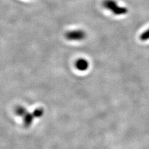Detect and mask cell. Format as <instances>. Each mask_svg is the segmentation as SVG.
Returning a JSON list of instances; mask_svg holds the SVG:
<instances>
[{
	"label": "cell",
	"mask_w": 149,
	"mask_h": 149,
	"mask_svg": "<svg viewBox=\"0 0 149 149\" xmlns=\"http://www.w3.org/2000/svg\"><path fill=\"white\" fill-rule=\"evenodd\" d=\"M102 4L105 9L116 16L124 15L128 13V9L126 8L120 6L115 0H104Z\"/></svg>",
	"instance_id": "6da1fadb"
},
{
	"label": "cell",
	"mask_w": 149,
	"mask_h": 149,
	"mask_svg": "<svg viewBox=\"0 0 149 149\" xmlns=\"http://www.w3.org/2000/svg\"><path fill=\"white\" fill-rule=\"evenodd\" d=\"M86 36V32L82 29H77L68 31L65 34L66 39L71 41H81L85 39Z\"/></svg>",
	"instance_id": "7a4b0ae2"
},
{
	"label": "cell",
	"mask_w": 149,
	"mask_h": 149,
	"mask_svg": "<svg viewBox=\"0 0 149 149\" xmlns=\"http://www.w3.org/2000/svg\"><path fill=\"white\" fill-rule=\"evenodd\" d=\"M76 68L80 71H86L89 67V63L85 58H78L75 62Z\"/></svg>",
	"instance_id": "3957f363"
},
{
	"label": "cell",
	"mask_w": 149,
	"mask_h": 149,
	"mask_svg": "<svg viewBox=\"0 0 149 149\" xmlns=\"http://www.w3.org/2000/svg\"><path fill=\"white\" fill-rule=\"evenodd\" d=\"M15 113L19 116H24L27 113V109L22 106H18L15 109Z\"/></svg>",
	"instance_id": "5b68a950"
},
{
	"label": "cell",
	"mask_w": 149,
	"mask_h": 149,
	"mask_svg": "<svg viewBox=\"0 0 149 149\" xmlns=\"http://www.w3.org/2000/svg\"><path fill=\"white\" fill-rule=\"evenodd\" d=\"M140 39L142 41H147L149 40V29L142 32L140 36Z\"/></svg>",
	"instance_id": "8992f818"
},
{
	"label": "cell",
	"mask_w": 149,
	"mask_h": 149,
	"mask_svg": "<svg viewBox=\"0 0 149 149\" xmlns=\"http://www.w3.org/2000/svg\"><path fill=\"white\" fill-rule=\"evenodd\" d=\"M43 114H44V110L42 108H37L35 109L33 112V113H32L34 117L35 118H40L43 115Z\"/></svg>",
	"instance_id": "52a82bcc"
},
{
	"label": "cell",
	"mask_w": 149,
	"mask_h": 149,
	"mask_svg": "<svg viewBox=\"0 0 149 149\" xmlns=\"http://www.w3.org/2000/svg\"><path fill=\"white\" fill-rule=\"evenodd\" d=\"M24 119H23V123H24V125L26 127H29L32 123L34 119V116L31 113H27L24 116Z\"/></svg>",
	"instance_id": "277c9868"
}]
</instances>
